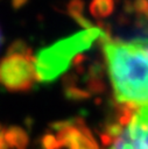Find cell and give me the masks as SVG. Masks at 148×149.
<instances>
[{"instance_id":"6da1fadb","label":"cell","mask_w":148,"mask_h":149,"mask_svg":"<svg viewBox=\"0 0 148 149\" xmlns=\"http://www.w3.org/2000/svg\"><path fill=\"white\" fill-rule=\"evenodd\" d=\"M115 100L126 109L148 102V38L129 41L101 36Z\"/></svg>"},{"instance_id":"7a4b0ae2","label":"cell","mask_w":148,"mask_h":149,"mask_svg":"<svg viewBox=\"0 0 148 149\" xmlns=\"http://www.w3.org/2000/svg\"><path fill=\"white\" fill-rule=\"evenodd\" d=\"M103 34L99 28L92 27L42 50L35 58L37 80L49 81L55 79L70 65L71 59L76 55L87 49Z\"/></svg>"},{"instance_id":"3957f363","label":"cell","mask_w":148,"mask_h":149,"mask_svg":"<svg viewBox=\"0 0 148 149\" xmlns=\"http://www.w3.org/2000/svg\"><path fill=\"white\" fill-rule=\"evenodd\" d=\"M106 149H148V102L126 109V116L104 135Z\"/></svg>"},{"instance_id":"277c9868","label":"cell","mask_w":148,"mask_h":149,"mask_svg":"<svg viewBox=\"0 0 148 149\" xmlns=\"http://www.w3.org/2000/svg\"><path fill=\"white\" fill-rule=\"evenodd\" d=\"M36 79L35 58L31 51L7 52L0 61V84L9 92H27Z\"/></svg>"},{"instance_id":"5b68a950","label":"cell","mask_w":148,"mask_h":149,"mask_svg":"<svg viewBox=\"0 0 148 149\" xmlns=\"http://www.w3.org/2000/svg\"><path fill=\"white\" fill-rule=\"evenodd\" d=\"M62 147L68 149H98L90 130L82 121H62L52 125Z\"/></svg>"},{"instance_id":"8992f818","label":"cell","mask_w":148,"mask_h":149,"mask_svg":"<svg viewBox=\"0 0 148 149\" xmlns=\"http://www.w3.org/2000/svg\"><path fill=\"white\" fill-rule=\"evenodd\" d=\"M3 137L9 146L14 149H27L28 146V135L20 127H9L3 129Z\"/></svg>"},{"instance_id":"52a82bcc","label":"cell","mask_w":148,"mask_h":149,"mask_svg":"<svg viewBox=\"0 0 148 149\" xmlns=\"http://www.w3.org/2000/svg\"><path fill=\"white\" fill-rule=\"evenodd\" d=\"M111 0H93L91 3V13L94 16H106L112 8Z\"/></svg>"},{"instance_id":"ba28073f","label":"cell","mask_w":148,"mask_h":149,"mask_svg":"<svg viewBox=\"0 0 148 149\" xmlns=\"http://www.w3.org/2000/svg\"><path fill=\"white\" fill-rule=\"evenodd\" d=\"M42 147L43 149H59L62 146L56 135L47 134L42 139Z\"/></svg>"},{"instance_id":"9c48e42d","label":"cell","mask_w":148,"mask_h":149,"mask_svg":"<svg viewBox=\"0 0 148 149\" xmlns=\"http://www.w3.org/2000/svg\"><path fill=\"white\" fill-rule=\"evenodd\" d=\"M0 149H10L9 146L7 144L5 137H3V132H2V134L0 135Z\"/></svg>"},{"instance_id":"30bf717a","label":"cell","mask_w":148,"mask_h":149,"mask_svg":"<svg viewBox=\"0 0 148 149\" xmlns=\"http://www.w3.org/2000/svg\"><path fill=\"white\" fill-rule=\"evenodd\" d=\"M26 2H27V0H13V6H14L15 8H20V7H22Z\"/></svg>"},{"instance_id":"8fae6325","label":"cell","mask_w":148,"mask_h":149,"mask_svg":"<svg viewBox=\"0 0 148 149\" xmlns=\"http://www.w3.org/2000/svg\"><path fill=\"white\" fill-rule=\"evenodd\" d=\"M2 132H3V129H2V127H1V125H0V135L2 134Z\"/></svg>"},{"instance_id":"7c38bea8","label":"cell","mask_w":148,"mask_h":149,"mask_svg":"<svg viewBox=\"0 0 148 149\" xmlns=\"http://www.w3.org/2000/svg\"><path fill=\"white\" fill-rule=\"evenodd\" d=\"M1 42H2V36H1V31H0V45H1Z\"/></svg>"}]
</instances>
